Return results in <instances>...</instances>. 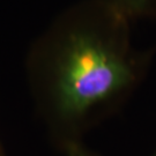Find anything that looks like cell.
<instances>
[{
    "label": "cell",
    "mask_w": 156,
    "mask_h": 156,
    "mask_svg": "<svg viewBox=\"0 0 156 156\" xmlns=\"http://www.w3.org/2000/svg\"><path fill=\"white\" fill-rule=\"evenodd\" d=\"M0 156H4L2 155V153H1V149H0Z\"/></svg>",
    "instance_id": "4"
},
{
    "label": "cell",
    "mask_w": 156,
    "mask_h": 156,
    "mask_svg": "<svg viewBox=\"0 0 156 156\" xmlns=\"http://www.w3.org/2000/svg\"><path fill=\"white\" fill-rule=\"evenodd\" d=\"M62 148L64 149L65 156H93V154L82 145V141L68 142Z\"/></svg>",
    "instance_id": "3"
},
{
    "label": "cell",
    "mask_w": 156,
    "mask_h": 156,
    "mask_svg": "<svg viewBox=\"0 0 156 156\" xmlns=\"http://www.w3.org/2000/svg\"><path fill=\"white\" fill-rule=\"evenodd\" d=\"M133 22L156 19V0H110Z\"/></svg>",
    "instance_id": "2"
},
{
    "label": "cell",
    "mask_w": 156,
    "mask_h": 156,
    "mask_svg": "<svg viewBox=\"0 0 156 156\" xmlns=\"http://www.w3.org/2000/svg\"><path fill=\"white\" fill-rule=\"evenodd\" d=\"M133 23L110 0H80L31 43L24 64L30 94L60 147L81 141L84 129L149 71L156 43L136 48Z\"/></svg>",
    "instance_id": "1"
}]
</instances>
